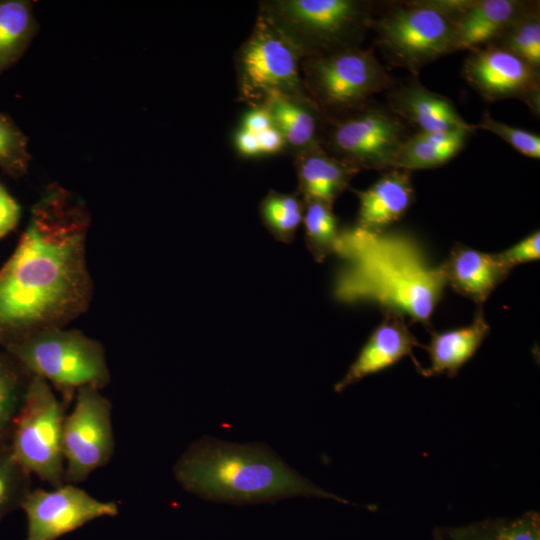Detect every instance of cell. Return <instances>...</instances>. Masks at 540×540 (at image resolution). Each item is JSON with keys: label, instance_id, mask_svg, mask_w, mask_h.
Masks as SVG:
<instances>
[{"label": "cell", "instance_id": "cell-30", "mask_svg": "<svg viewBox=\"0 0 540 540\" xmlns=\"http://www.w3.org/2000/svg\"><path fill=\"white\" fill-rule=\"evenodd\" d=\"M474 126L476 130L482 129L497 135L526 157L540 158V136L536 133L500 122L488 111L482 114L481 120Z\"/></svg>", "mask_w": 540, "mask_h": 540}, {"label": "cell", "instance_id": "cell-18", "mask_svg": "<svg viewBox=\"0 0 540 540\" xmlns=\"http://www.w3.org/2000/svg\"><path fill=\"white\" fill-rule=\"evenodd\" d=\"M446 284L458 294L481 304L510 274L497 253L455 245L440 265Z\"/></svg>", "mask_w": 540, "mask_h": 540}, {"label": "cell", "instance_id": "cell-8", "mask_svg": "<svg viewBox=\"0 0 540 540\" xmlns=\"http://www.w3.org/2000/svg\"><path fill=\"white\" fill-rule=\"evenodd\" d=\"M408 124L387 106L368 101L334 117H324L320 146L357 170H389L405 140Z\"/></svg>", "mask_w": 540, "mask_h": 540}, {"label": "cell", "instance_id": "cell-28", "mask_svg": "<svg viewBox=\"0 0 540 540\" xmlns=\"http://www.w3.org/2000/svg\"><path fill=\"white\" fill-rule=\"evenodd\" d=\"M32 475L20 464L10 446L0 449V522L21 505L32 490Z\"/></svg>", "mask_w": 540, "mask_h": 540}, {"label": "cell", "instance_id": "cell-9", "mask_svg": "<svg viewBox=\"0 0 540 540\" xmlns=\"http://www.w3.org/2000/svg\"><path fill=\"white\" fill-rule=\"evenodd\" d=\"M67 406L47 381L32 375L10 440L20 464L53 488L65 484L62 433Z\"/></svg>", "mask_w": 540, "mask_h": 540}, {"label": "cell", "instance_id": "cell-34", "mask_svg": "<svg viewBox=\"0 0 540 540\" xmlns=\"http://www.w3.org/2000/svg\"><path fill=\"white\" fill-rule=\"evenodd\" d=\"M21 215L20 204L0 182V240L18 226Z\"/></svg>", "mask_w": 540, "mask_h": 540}, {"label": "cell", "instance_id": "cell-10", "mask_svg": "<svg viewBox=\"0 0 540 540\" xmlns=\"http://www.w3.org/2000/svg\"><path fill=\"white\" fill-rule=\"evenodd\" d=\"M300 60L284 36L258 13L251 33L235 57L239 99L254 107L262 105L272 93L308 96Z\"/></svg>", "mask_w": 540, "mask_h": 540}, {"label": "cell", "instance_id": "cell-1", "mask_svg": "<svg viewBox=\"0 0 540 540\" xmlns=\"http://www.w3.org/2000/svg\"><path fill=\"white\" fill-rule=\"evenodd\" d=\"M91 215L58 183L31 208L15 249L0 268V346L64 328L86 313L94 285L87 263Z\"/></svg>", "mask_w": 540, "mask_h": 540}, {"label": "cell", "instance_id": "cell-4", "mask_svg": "<svg viewBox=\"0 0 540 540\" xmlns=\"http://www.w3.org/2000/svg\"><path fill=\"white\" fill-rule=\"evenodd\" d=\"M380 4L366 0H268L265 17L300 59L361 47Z\"/></svg>", "mask_w": 540, "mask_h": 540}, {"label": "cell", "instance_id": "cell-13", "mask_svg": "<svg viewBox=\"0 0 540 540\" xmlns=\"http://www.w3.org/2000/svg\"><path fill=\"white\" fill-rule=\"evenodd\" d=\"M462 76L486 101L516 99L540 115V69L518 56L494 45L470 50Z\"/></svg>", "mask_w": 540, "mask_h": 540}, {"label": "cell", "instance_id": "cell-20", "mask_svg": "<svg viewBox=\"0 0 540 540\" xmlns=\"http://www.w3.org/2000/svg\"><path fill=\"white\" fill-rule=\"evenodd\" d=\"M490 332L482 308H479L473 321L465 327L431 332L427 346L430 359L428 367H420L418 372L425 377L446 375L455 377L462 366L476 353Z\"/></svg>", "mask_w": 540, "mask_h": 540}, {"label": "cell", "instance_id": "cell-15", "mask_svg": "<svg viewBox=\"0 0 540 540\" xmlns=\"http://www.w3.org/2000/svg\"><path fill=\"white\" fill-rule=\"evenodd\" d=\"M386 99V106L407 124L417 126L418 131L475 128L463 119L450 99L426 88L416 76L403 83H394L387 91Z\"/></svg>", "mask_w": 540, "mask_h": 540}, {"label": "cell", "instance_id": "cell-33", "mask_svg": "<svg viewBox=\"0 0 540 540\" xmlns=\"http://www.w3.org/2000/svg\"><path fill=\"white\" fill-rule=\"evenodd\" d=\"M496 521L477 522L463 527L437 528L434 540H491Z\"/></svg>", "mask_w": 540, "mask_h": 540}, {"label": "cell", "instance_id": "cell-35", "mask_svg": "<svg viewBox=\"0 0 540 540\" xmlns=\"http://www.w3.org/2000/svg\"><path fill=\"white\" fill-rule=\"evenodd\" d=\"M272 118L264 105L251 107L243 116L240 128L258 134L273 126Z\"/></svg>", "mask_w": 540, "mask_h": 540}, {"label": "cell", "instance_id": "cell-24", "mask_svg": "<svg viewBox=\"0 0 540 540\" xmlns=\"http://www.w3.org/2000/svg\"><path fill=\"white\" fill-rule=\"evenodd\" d=\"M32 375L0 346V449L10 446Z\"/></svg>", "mask_w": 540, "mask_h": 540}, {"label": "cell", "instance_id": "cell-36", "mask_svg": "<svg viewBox=\"0 0 540 540\" xmlns=\"http://www.w3.org/2000/svg\"><path fill=\"white\" fill-rule=\"evenodd\" d=\"M255 135L261 156L280 153L287 147L282 134L274 125Z\"/></svg>", "mask_w": 540, "mask_h": 540}, {"label": "cell", "instance_id": "cell-17", "mask_svg": "<svg viewBox=\"0 0 540 540\" xmlns=\"http://www.w3.org/2000/svg\"><path fill=\"white\" fill-rule=\"evenodd\" d=\"M354 192L359 200L355 228L371 233L386 231L415 199L411 172L398 168L386 170L370 187Z\"/></svg>", "mask_w": 540, "mask_h": 540}, {"label": "cell", "instance_id": "cell-27", "mask_svg": "<svg viewBox=\"0 0 540 540\" xmlns=\"http://www.w3.org/2000/svg\"><path fill=\"white\" fill-rule=\"evenodd\" d=\"M302 224L307 248L317 262L338 253L341 232L331 206L320 202L305 203Z\"/></svg>", "mask_w": 540, "mask_h": 540}, {"label": "cell", "instance_id": "cell-11", "mask_svg": "<svg viewBox=\"0 0 540 540\" xmlns=\"http://www.w3.org/2000/svg\"><path fill=\"white\" fill-rule=\"evenodd\" d=\"M72 411L63 424L64 483L84 482L107 465L115 452L112 404L101 390L83 387L75 395Z\"/></svg>", "mask_w": 540, "mask_h": 540}, {"label": "cell", "instance_id": "cell-16", "mask_svg": "<svg viewBox=\"0 0 540 540\" xmlns=\"http://www.w3.org/2000/svg\"><path fill=\"white\" fill-rule=\"evenodd\" d=\"M415 346L420 344L410 332L404 317L386 312L382 323L370 335L334 390L342 392L363 378L387 369L405 356L412 358L418 370L421 365L412 355Z\"/></svg>", "mask_w": 540, "mask_h": 540}, {"label": "cell", "instance_id": "cell-25", "mask_svg": "<svg viewBox=\"0 0 540 540\" xmlns=\"http://www.w3.org/2000/svg\"><path fill=\"white\" fill-rule=\"evenodd\" d=\"M488 45L502 48L540 69L539 1H531Z\"/></svg>", "mask_w": 540, "mask_h": 540}, {"label": "cell", "instance_id": "cell-6", "mask_svg": "<svg viewBox=\"0 0 540 540\" xmlns=\"http://www.w3.org/2000/svg\"><path fill=\"white\" fill-rule=\"evenodd\" d=\"M370 30L386 62L414 76L427 64L456 52L452 22L426 0L380 4Z\"/></svg>", "mask_w": 540, "mask_h": 540}, {"label": "cell", "instance_id": "cell-22", "mask_svg": "<svg viewBox=\"0 0 540 540\" xmlns=\"http://www.w3.org/2000/svg\"><path fill=\"white\" fill-rule=\"evenodd\" d=\"M475 131V128H461L445 132L411 133L397 153L393 168L411 172L440 167L464 149Z\"/></svg>", "mask_w": 540, "mask_h": 540}, {"label": "cell", "instance_id": "cell-19", "mask_svg": "<svg viewBox=\"0 0 540 540\" xmlns=\"http://www.w3.org/2000/svg\"><path fill=\"white\" fill-rule=\"evenodd\" d=\"M297 193L304 203L320 202L333 207L335 200L359 172L327 153L320 144L294 153Z\"/></svg>", "mask_w": 540, "mask_h": 540}, {"label": "cell", "instance_id": "cell-14", "mask_svg": "<svg viewBox=\"0 0 540 540\" xmlns=\"http://www.w3.org/2000/svg\"><path fill=\"white\" fill-rule=\"evenodd\" d=\"M531 1L448 0L445 16L455 28L456 52L491 43Z\"/></svg>", "mask_w": 540, "mask_h": 540}, {"label": "cell", "instance_id": "cell-21", "mask_svg": "<svg viewBox=\"0 0 540 540\" xmlns=\"http://www.w3.org/2000/svg\"><path fill=\"white\" fill-rule=\"evenodd\" d=\"M262 105L294 153L319 143L325 115L308 96L272 93Z\"/></svg>", "mask_w": 540, "mask_h": 540}, {"label": "cell", "instance_id": "cell-37", "mask_svg": "<svg viewBox=\"0 0 540 540\" xmlns=\"http://www.w3.org/2000/svg\"><path fill=\"white\" fill-rule=\"evenodd\" d=\"M234 145L240 156L246 158L261 156L256 135L243 128L236 131Z\"/></svg>", "mask_w": 540, "mask_h": 540}, {"label": "cell", "instance_id": "cell-32", "mask_svg": "<svg viewBox=\"0 0 540 540\" xmlns=\"http://www.w3.org/2000/svg\"><path fill=\"white\" fill-rule=\"evenodd\" d=\"M497 254L500 260L511 270L516 265L538 260L540 257L539 231H534L512 247Z\"/></svg>", "mask_w": 540, "mask_h": 540}, {"label": "cell", "instance_id": "cell-26", "mask_svg": "<svg viewBox=\"0 0 540 540\" xmlns=\"http://www.w3.org/2000/svg\"><path fill=\"white\" fill-rule=\"evenodd\" d=\"M305 203L296 193H280L270 190L259 206L263 225L283 243H291L302 224Z\"/></svg>", "mask_w": 540, "mask_h": 540}, {"label": "cell", "instance_id": "cell-23", "mask_svg": "<svg viewBox=\"0 0 540 540\" xmlns=\"http://www.w3.org/2000/svg\"><path fill=\"white\" fill-rule=\"evenodd\" d=\"M37 31L33 2L0 0V76L22 58Z\"/></svg>", "mask_w": 540, "mask_h": 540}, {"label": "cell", "instance_id": "cell-31", "mask_svg": "<svg viewBox=\"0 0 540 540\" xmlns=\"http://www.w3.org/2000/svg\"><path fill=\"white\" fill-rule=\"evenodd\" d=\"M491 540H540V515L529 511L512 520H497Z\"/></svg>", "mask_w": 540, "mask_h": 540}, {"label": "cell", "instance_id": "cell-5", "mask_svg": "<svg viewBox=\"0 0 540 540\" xmlns=\"http://www.w3.org/2000/svg\"><path fill=\"white\" fill-rule=\"evenodd\" d=\"M3 348L31 375L47 381L67 405L79 389L102 390L111 380L103 344L78 329L38 331Z\"/></svg>", "mask_w": 540, "mask_h": 540}, {"label": "cell", "instance_id": "cell-2", "mask_svg": "<svg viewBox=\"0 0 540 540\" xmlns=\"http://www.w3.org/2000/svg\"><path fill=\"white\" fill-rule=\"evenodd\" d=\"M338 253L352 262L339 286L343 298L373 301L385 313L430 326L447 284L440 265L429 264L414 238L354 228L341 233Z\"/></svg>", "mask_w": 540, "mask_h": 540}, {"label": "cell", "instance_id": "cell-12", "mask_svg": "<svg viewBox=\"0 0 540 540\" xmlns=\"http://www.w3.org/2000/svg\"><path fill=\"white\" fill-rule=\"evenodd\" d=\"M21 509L27 520L26 540H56L90 521L118 515V504L100 501L75 484L53 490L32 488Z\"/></svg>", "mask_w": 540, "mask_h": 540}, {"label": "cell", "instance_id": "cell-29", "mask_svg": "<svg viewBox=\"0 0 540 540\" xmlns=\"http://www.w3.org/2000/svg\"><path fill=\"white\" fill-rule=\"evenodd\" d=\"M28 139L13 119L0 111V170L19 179L29 168Z\"/></svg>", "mask_w": 540, "mask_h": 540}, {"label": "cell", "instance_id": "cell-3", "mask_svg": "<svg viewBox=\"0 0 540 540\" xmlns=\"http://www.w3.org/2000/svg\"><path fill=\"white\" fill-rule=\"evenodd\" d=\"M173 473L184 490L207 501L243 505L302 496L349 504L301 476L261 443L237 444L204 436L180 456Z\"/></svg>", "mask_w": 540, "mask_h": 540}, {"label": "cell", "instance_id": "cell-7", "mask_svg": "<svg viewBox=\"0 0 540 540\" xmlns=\"http://www.w3.org/2000/svg\"><path fill=\"white\" fill-rule=\"evenodd\" d=\"M304 89L327 117L349 113L394 80L372 49L350 48L300 60Z\"/></svg>", "mask_w": 540, "mask_h": 540}]
</instances>
